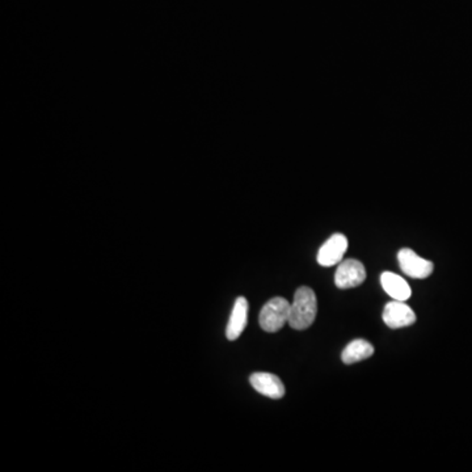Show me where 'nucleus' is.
<instances>
[{"mask_svg":"<svg viewBox=\"0 0 472 472\" xmlns=\"http://www.w3.org/2000/svg\"><path fill=\"white\" fill-rule=\"evenodd\" d=\"M381 283L384 292L390 295L392 299L397 300H407L412 294V290L408 282L395 273L384 272L381 276Z\"/></svg>","mask_w":472,"mask_h":472,"instance_id":"1a4fd4ad","label":"nucleus"},{"mask_svg":"<svg viewBox=\"0 0 472 472\" xmlns=\"http://www.w3.org/2000/svg\"><path fill=\"white\" fill-rule=\"evenodd\" d=\"M366 280V269L355 259H348L340 263L335 274V285L339 289L357 287Z\"/></svg>","mask_w":472,"mask_h":472,"instance_id":"20e7f679","label":"nucleus"},{"mask_svg":"<svg viewBox=\"0 0 472 472\" xmlns=\"http://www.w3.org/2000/svg\"><path fill=\"white\" fill-rule=\"evenodd\" d=\"M384 322L387 327L397 329L408 327L416 323V314L412 309L405 303V300H397L388 302L384 306Z\"/></svg>","mask_w":472,"mask_h":472,"instance_id":"39448f33","label":"nucleus"},{"mask_svg":"<svg viewBox=\"0 0 472 472\" xmlns=\"http://www.w3.org/2000/svg\"><path fill=\"white\" fill-rule=\"evenodd\" d=\"M398 260L403 273L411 279H428L434 269L432 261L420 257L416 252L410 248H401L398 253Z\"/></svg>","mask_w":472,"mask_h":472,"instance_id":"7ed1b4c3","label":"nucleus"},{"mask_svg":"<svg viewBox=\"0 0 472 472\" xmlns=\"http://www.w3.org/2000/svg\"><path fill=\"white\" fill-rule=\"evenodd\" d=\"M373 354H374V346L368 340L357 339L351 341L344 348L341 353V359L345 365H352V364L369 358Z\"/></svg>","mask_w":472,"mask_h":472,"instance_id":"9d476101","label":"nucleus"},{"mask_svg":"<svg viewBox=\"0 0 472 472\" xmlns=\"http://www.w3.org/2000/svg\"><path fill=\"white\" fill-rule=\"evenodd\" d=\"M348 250V239L342 234H333L318 252V263L322 266H332L340 264Z\"/></svg>","mask_w":472,"mask_h":472,"instance_id":"423d86ee","label":"nucleus"},{"mask_svg":"<svg viewBox=\"0 0 472 472\" xmlns=\"http://www.w3.org/2000/svg\"><path fill=\"white\" fill-rule=\"evenodd\" d=\"M248 300L244 296L236 298L230 320L226 328V336L230 341H235L240 338L248 323Z\"/></svg>","mask_w":472,"mask_h":472,"instance_id":"6e6552de","label":"nucleus"},{"mask_svg":"<svg viewBox=\"0 0 472 472\" xmlns=\"http://www.w3.org/2000/svg\"><path fill=\"white\" fill-rule=\"evenodd\" d=\"M318 314V299L315 292L307 287H299L290 306L289 324L296 331H305L314 324Z\"/></svg>","mask_w":472,"mask_h":472,"instance_id":"f257e3e1","label":"nucleus"},{"mask_svg":"<svg viewBox=\"0 0 472 472\" xmlns=\"http://www.w3.org/2000/svg\"><path fill=\"white\" fill-rule=\"evenodd\" d=\"M252 387L261 395L270 399L285 397V386L280 378L272 373H253L250 377Z\"/></svg>","mask_w":472,"mask_h":472,"instance_id":"0eeeda50","label":"nucleus"},{"mask_svg":"<svg viewBox=\"0 0 472 472\" xmlns=\"http://www.w3.org/2000/svg\"><path fill=\"white\" fill-rule=\"evenodd\" d=\"M290 303L282 296H274L268 300L261 309L259 323L266 332H277L286 323H289L290 316Z\"/></svg>","mask_w":472,"mask_h":472,"instance_id":"f03ea898","label":"nucleus"}]
</instances>
